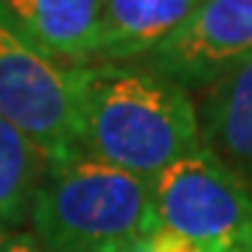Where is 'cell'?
Masks as SVG:
<instances>
[{
  "mask_svg": "<svg viewBox=\"0 0 252 252\" xmlns=\"http://www.w3.org/2000/svg\"><path fill=\"white\" fill-rule=\"evenodd\" d=\"M81 157L154 180L196 152V101L146 62H90L73 67Z\"/></svg>",
  "mask_w": 252,
  "mask_h": 252,
  "instance_id": "obj_1",
  "label": "cell"
},
{
  "mask_svg": "<svg viewBox=\"0 0 252 252\" xmlns=\"http://www.w3.org/2000/svg\"><path fill=\"white\" fill-rule=\"evenodd\" d=\"M28 227L51 252H126L160 227L154 182L90 157L51 165Z\"/></svg>",
  "mask_w": 252,
  "mask_h": 252,
  "instance_id": "obj_2",
  "label": "cell"
},
{
  "mask_svg": "<svg viewBox=\"0 0 252 252\" xmlns=\"http://www.w3.org/2000/svg\"><path fill=\"white\" fill-rule=\"evenodd\" d=\"M0 118L39 146L51 165L81 157L73 67L31 48L0 17Z\"/></svg>",
  "mask_w": 252,
  "mask_h": 252,
  "instance_id": "obj_3",
  "label": "cell"
},
{
  "mask_svg": "<svg viewBox=\"0 0 252 252\" xmlns=\"http://www.w3.org/2000/svg\"><path fill=\"white\" fill-rule=\"evenodd\" d=\"M152 182L160 227L210 250H252V190L202 146Z\"/></svg>",
  "mask_w": 252,
  "mask_h": 252,
  "instance_id": "obj_4",
  "label": "cell"
},
{
  "mask_svg": "<svg viewBox=\"0 0 252 252\" xmlns=\"http://www.w3.org/2000/svg\"><path fill=\"white\" fill-rule=\"evenodd\" d=\"M252 59V0H202L149 56L137 59L196 95Z\"/></svg>",
  "mask_w": 252,
  "mask_h": 252,
  "instance_id": "obj_5",
  "label": "cell"
},
{
  "mask_svg": "<svg viewBox=\"0 0 252 252\" xmlns=\"http://www.w3.org/2000/svg\"><path fill=\"white\" fill-rule=\"evenodd\" d=\"M107 0H0L6 20L31 48L64 67L95 62Z\"/></svg>",
  "mask_w": 252,
  "mask_h": 252,
  "instance_id": "obj_6",
  "label": "cell"
},
{
  "mask_svg": "<svg viewBox=\"0 0 252 252\" xmlns=\"http://www.w3.org/2000/svg\"><path fill=\"white\" fill-rule=\"evenodd\" d=\"M196 95L202 149L252 190V59Z\"/></svg>",
  "mask_w": 252,
  "mask_h": 252,
  "instance_id": "obj_7",
  "label": "cell"
},
{
  "mask_svg": "<svg viewBox=\"0 0 252 252\" xmlns=\"http://www.w3.org/2000/svg\"><path fill=\"white\" fill-rule=\"evenodd\" d=\"M202 0H107L95 62H132L162 45Z\"/></svg>",
  "mask_w": 252,
  "mask_h": 252,
  "instance_id": "obj_8",
  "label": "cell"
},
{
  "mask_svg": "<svg viewBox=\"0 0 252 252\" xmlns=\"http://www.w3.org/2000/svg\"><path fill=\"white\" fill-rule=\"evenodd\" d=\"M51 162L17 126L0 118V227L20 230L31 219L34 199Z\"/></svg>",
  "mask_w": 252,
  "mask_h": 252,
  "instance_id": "obj_9",
  "label": "cell"
},
{
  "mask_svg": "<svg viewBox=\"0 0 252 252\" xmlns=\"http://www.w3.org/2000/svg\"><path fill=\"white\" fill-rule=\"evenodd\" d=\"M126 252H221V250H210V247H202V244L190 241V238L174 233V230L157 227L152 235L132 244Z\"/></svg>",
  "mask_w": 252,
  "mask_h": 252,
  "instance_id": "obj_10",
  "label": "cell"
},
{
  "mask_svg": "<svg viewBox=\"0 0 252 252\" xmlns=\"http://www.w3.org/2000/svg\"><path fill=\"white\" fill-rule=\"evenodd\" d=\"M0 252H51L31 233H6L0 235Z\"/></svg>",
  "mask_w": 252,
  "mask_h": 252,
  "instance_id": "obj_11",
  "label": "cell"
},
{
  "mask_svg": "<svg viewBox=\"0 0 252 252\" xmlns=\"http://www.w3.org/2000/svg\"><path fill=\"white\" fill-rule=\"evenodd\" d=\"M250 252H252V250H250Z\"/></svg>",
  "mask_w": 252,
  "mask_h": 252,
  "instance_id": "obj_12",
  "label": "cell"
}]
</instances>
